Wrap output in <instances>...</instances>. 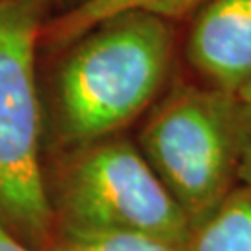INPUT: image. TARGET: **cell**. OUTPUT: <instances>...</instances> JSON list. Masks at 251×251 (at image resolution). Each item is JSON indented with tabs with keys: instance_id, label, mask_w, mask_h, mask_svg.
I'll return each instance as SVG.
<instances>
[{
	"instance_id": "1",
	"label": "cell",
	"mask_w": 251,
	"mask_h": 251,
	"mask_svg": "<svg viewBox=\"0 0 251 251\" xmlns=\"http://www.w3.org/2000/svg\"><path fill=\"white\" fill-rule=\"evenodd\" d=\"M177 23L130 9L65 49L52 82V130L62 149L123 132L160 99L177 73Z\"/></svg>"
},
{
	"instance_id": "2",
	"label": "cell",
	"mask_w": 251,
	"mask_h": 251,
	"mask_svg": "<svg viewBox=\"0 0 251 251\" xmlns=\"http://www.w3.org/2000/svg\"><path fill=\"white\" fill-rule=\"evenodd\" d=\"M140 121L136 144L192 231L238 184L251 116L234 93L175 73Z\"/></svg>"
},
{
	"instance_id": "3",
	"label": "cell",
	"mask_w": 251,
	"mask_h": 251,
	"mask_svg": "<svg viewBox=\"0 0 251 251\" xmlns=\"http://www.w3.org/2000/svg\"><path fill=\"white\" fill-rule=\"evenodd\" d=\"M45 9L34 0H0V222L39 251L56 233L41 166L36 82Z\"/></svg>"
},
{
	"instance_id": "4",
	"label": "cell",
	"mask_w": 251,
	"mask_h": 251,
	"mask_svg": "<svg viewBox=\"0 0 251 251\" xmlns=\"http://www.w3.org/2000/svg\"><path fill=\"white\" fill-rule=\"evenodd\" d=\"M63 151L47 186L56 229L128 231L186 244L188 220L136 140L117 132Z\"/></svg>"
},
{
	"instance_id": "5",
	"label": "cell",
	"mask_w": 251,
	"mask_h": 251,
	"mask_svg": "<svg viewBox=\"0 0 251 251\" xmlns=\"http://www.w3.org/2000/svg\"><path fill=\"white\" fill-rule=\"evenodd\" d=\"M182 56L194 78L236 93L251 78V0H203L188 17Z\"/></svg>"
},
{
	"instance_id": "6",
	"label": "cell",
	"mask_w": 251,
	"mask_h": 251,
	"mask_svg": "<svg viewBox=\"0 0 251 251\" xmlns=\"http://www.w3.org/2000/svg\"><path fill=\"white\" fill-rule=\"evenodd\" d=\"M201 2L203 0H80L58 17L43 23L39 43L62 49L104 19L130 9H142L173 23H182L188 21Z\"/></svg>"
},
{
	"instance_id": "7",
	"label": "cell",
	"mask_w": 251,
	"mask_h": 251,
	"mask_svg": "<svg viewBox=\"0 0 251 251\" xmlns=\"http://www.w3.org/2000/svg\"><path fill=\"white\" fill-rule=\"evenodd\" d=\"M186 251H251V188L236 184L212 214L190 231Z\"/></svg>"
},
{
	"instance_id": "8",
	"label": "cell",
	"mask_w": 251,
	"mask_h": 251,
	"mask_svg": "<svg viewBox=\"0 0 251 251\" xmlns=\"http://www.w3.org/2000/svg\"><path fill=\"white\" fill-rule=\"evenodd\" d=\"M41 251H186L177 244L144 233L128 231H73L56 229L52 240Z\"/></svg>"
},
{
	"instance_id": "9",
	"label": "cell",
	"mask_w": 251,
	"mask_h": 251,
	"mask_svg": "<svg viewBox=\"0 0 251 251\" xmlns=\"http://www.w3.org/2000/svg\"><path fill=\"white\" fill-rule=\"evenodd\" d=\"M238 184H246L251 188V123L244 142L242 158H240V168H238Z\"/></svg>"
},
{
	"instance_id": "10",
	"label": "cell",
	"mask_w": 251,
	"mask_h": 251,
	"mask_svg": "<svg viewBox=\"0 0 251 251\" xmlns=\"http://www.w3.org/2000/svg\"><path fill=\"white\" fill-rule=\"evenodd\" d=\"M0 251H39V250L25 244L0 222Z\"/></svg>"
},
{
	"instance_id": "11",
	"label": "cell",
	"mask_w": 251,
	"mask_h": 251,
	"mask_svg": "<svg viewBox=\"0 0 251 251\" xmlns=\"http://www.w3.org/2000/svg\"><path fill=\"white\" fill-rule=\"evenodd\" d=\"M236 95V99L240 100V104L246 108V112L251 116V78L246 84H244L240 90L234 93Z\"/></svg>"
},
{
	"instance_id": "12",
	"label": "cell",
	"mask_w": 251,
	"mask_h": 251,
	"mask_svg": "<svg viewBox=\"0 0 251 251\" xmlns=\"http://www.w3.org/2000/svg\"><path fill=\"white\" fill-rule=\"evenodd\" d=\"M34 2H39V4H41V6H50V4H52V2H60V0H34Z\"/></svg>"
}]
</instances>
